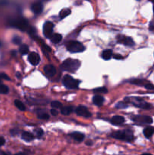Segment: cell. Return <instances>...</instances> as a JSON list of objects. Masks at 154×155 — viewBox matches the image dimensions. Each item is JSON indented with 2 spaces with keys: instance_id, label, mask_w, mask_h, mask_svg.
Instances as JSON below:
<instances>
[{
  "instance_id": "1",
  "label": "cell",
  "mask_w": 154,
  "mask_h": 155,
  "mask_svg": "<svg viewBox=\"0 0 154 155\" xmlns=\"http://www.w3.org/2000/svg\"><path fill=\"white\" fill-rule=\"evenodd\" d=\"M79 66H80V61L79 60L68 58L62 63L61 67L65 71L74 73L79 68Z\"/></svg>"
},
{
  "instance_id": "2",
  "label": "cell",
  "mask_w": 154,
  "mask_h": 155,
  "mask_svg": "<svg viewBox=\"0 0 154 155\" xmlns=\"http://www.w3.org/2000/svg\"><path fill=\"white\" fill-rule=\"evenodd\" d=\"M111 136L114 139L119 140H123L126 141H131L134 139V136L132 132L130 130L117 131L111 134Z\"/></svg>"
},
{
  "instance_id": "3",
  "label": "cell",
  "mask_w": 154,
  "mask_h": 155,
  "mask_svg": "<svg viewBox=\"0 0 154 155\" xmlns=\"http://www.w3.org/2000/svg\"><path fill=\"white\" fill-rule=\"evenodd\" d=\"M10 24L13 27H15V28L18 29V30H21V31H25L29 27L28 21L24 18H16V19L12 20L10 22Z\"/></svg>"
},
{
  "instance_id": "4",
  "label": "cell",
  "mask_w": 154,
  "mask_h": 155,
  "mask_svg": "<svg viewBox=\"0 0 154 155\" xmlns=\"http://www.w3.org/2000/svg\"><path fill=\"white\" fill-rule=\"evenodd\" d=\"M66 46H67V49L72 53L82 52L85 50L84 46L81 42L77 41H70L67 42Z\"/></svg>"
},
{
  "instance_id": "5",
  "label": "cell",
  "mask_w": 154,
  "mask_h": 155,
  "mask_svg": "<svg viewBox=\"0 0 154 155\" xmlns=\"http://www.w3.org/2000/svg\"><path fill=\"white\" fill-rule=\"evenodd\" d=\"M63 83L67 89H76L79 86V82L70 75H66L63 79Z\"/></svg>"
},
{
  "instance_id": "6",
  "label": "cell",
  "mask_w": 154,
  "mask_h": 155,
  "mask_svg": "<svg viewBox=\"0 0 154 155\" xmlns=\"http://www.w3.org/2000/svg\"><path fill=\"white\" fill-rule=\"evenodd\" d=\"M53 29H54V24L50 21L46 22L43 26V34L45 36L50 38L52 36Z\"/></svg>"
},
{
  "instance_id": "7",
  "label": "cell",
  "mask_w": 154,
  "mask_h": 155,
  "mask_svg": "<svg viewBox=\"0 0 154 155\" xmlns=\"http://www.w3.org/2000/svg\"><path fill=\"white\" fill-rule=\"evenodd\" d=\"M132 120L136 123L139 124H151L153 123V119L150 116H143V115H138V116H135L132 118Z\"/></svg>"
},
{
  "instance_id": "8",
  "label": "cell",
  "mask_w": 154,
  "mask_h": 155,
  "mask_svg": "<svg viewBox=\"0 0 154 155\" xmlns=\"http://www.w3.org/2000/svg\"><path fill=\"white\" fill-rule=\"evenodd\" d=\"M76 113L77 115L83 116V117H90L91 116V114L86 108V107L82 105H79L77 107V108L76 109Z\"/></svg>"
},
{
  "instance_id": "9",
  "label": "cell",
  "mask_w": 154,
  "mask_h": 155,
  "mask_svg": "<svg viewBox=\"0 0 154 155\" xmlns=\"http://www.w3.org/2000/svg\"><path fill=\"white\" fill-rule=\"evenodd\" d=\"M117 39L119 42L123 43V45L127 46H133L135 45V42L131 37L124 36H118Z\"/></svg>"
},
{
  "instance_id": "10",
  "label": "cell",
  "mask_w": 154,
  "mask_h": 155,
  "mask_svg": "<svg viewBox=\"0 0 154 155\" xmlns=\"http://www.w3.org/2000/svg\"><path fill=\"white\" fill-rule=\"evenodd\" d=\"M44 72L48 77H52L56 74L57 71L54 66L48 64V65H46L44 67Z\"/></svg>"
},
{
  "instance_id": "11",
  "label": "cell",
  "mask_w": 154,
  "mask_h": 155,
  "mask_svg": "<svg viewBox=\"0 0 154 155\" xmlns=\"http://www.w3.org/2000/svg\"><path fill=\"white\" fill-rule=\"evenodd\" d=\"M136 99V101H133V104L138 108H142V109H150L152 108V105L148 103L145 102L143 100L140 99Z\"/></svg>"
},
{
  "instance_id": "12",
  "label": "cell",
  "mask_w": 154,
  "mask_h": 155,
  "mask_svg": "<svg viewBox=\"0 0 154 155\" xmlns=\"http://www.w3.org/2000/svg\"><path fill=\"white\" fill-rule=\"evenodd\" d=\"M28 60L32 65L36 66L38 65L39 61H40V57H39L38 54H37V53L31 52L29 55Z\"/></svg>"
},
{
  "instance_id": "13",
  "label": "cell",
  "mask_w": 154,
  "mask_h": 155,
  "mask_svg": "<svg viewBox=\"0 0 154 155\" xmlns=\"http://www.w3.org/2000/svg\"><path fill=\"white\" fill-rule=\"evenodd\" d=\"M31 10L33 11V12L36 14H40L43 10V5H42V2H34L33 5H31Z\"/></svg>"
},
{
  "instance_id": "14",
  "label": "cell",
  "mask_w": 154,
  "mask_h": 155,
  "mask_svg": "<svg viewBox=\"0 0 154 155\" xmlns=\"http://www.w3.org/2000/svg\"><path fill=\"white\" fill-rule=\"evenodd\" d=\"M93 103L97 106H101L103 104V101H104V99H103V96L99 95H95L92 99Z\"/></svg>"
},
{
  "instance_id": "15",
  "label": "cell",
  "mask_w": 154,
  "mask_h": 155,
  "mask_svg": "<svg viewBox=\"0 0 154 155\" xmlns=\"http://www.w3.org/2000/svg\"><path fill=\"white\" fill-rule=\"evenodd\" d=\"M70 136V137L73 138L74 140H76V141H83V139H84V138H85L84 134H82V133H81V132H73V133H71Z\"/></svg>"
},
{
  "instance_id": "16",
  "label": "cell",
  "mask_w": 154,
  "mask_h": 155,
  "mask_svg": "<svg viewBox=\"0 0 154 155\" xmlns=\"http://www.w3.org/2000/svg\"><path fill=\"white\" fill-rule=\"evenodd\" d=\"M111 123L115 125H119V124H123L125 122V119L122 116H114L111 118Z\"/></svg>"
},
{
  "instance_id": "17",
  "label": "cell",
  "mask_w": 154,
  "mask_h": 155,
  "mask_svg": "<svg viewBox=\"0 0 154 155\" xmlns=\"http://www.w3.org/2000/svg\"><path fill=\"white\" fill-rule=\"evenodd\" d=\"M22 139L26 141H31L34 139V136L30 132H24L22 133Z\"/></svg>"
},
{
  "instance_id": "18",
  "label": "cell",
  "mask_w": 154,
  "mask_h": 155,
  "mask_svg": "<svg viewBox=\"0 0 154 155\" xmlns=\"http://www.w3.org/2000/svg\"><path fill=\"white\" fill-rule=\"evenodd\" d=\"M50 39L53 43H58L62 40V36L59 34H52V36L50 37Z\"/></svg>"
},
{
  "instance_id": "19",
  "label": "cell",
  "mask_w": 154,
  "mask_h": 155,
  "mask_svg": "<svg viewBox=\"0 0 154 155\" xmlns=\"http://www.w3.org/2000/svg\"><path fill=\"white\" fill-rule=\"evenodd\" d=\"M154 133V128L153 127H147L144 129V135L145 137L150 138Z\"/></svg>"
},
{
  "instance_id": "20",
  "label": "cell",
  "mask_w": 154,
  "mask_h": 155,
  "mask_svg": "<svg viewBox=\"0 0 154 155\" xmlns=\"http://www.w3.org/2000/svg\"><path fill=\"white\" fill-rule=\"evenodd\" d=\"M113 55V53H112V51L110 49H107V50H104V51H103V53H102V58L104 59V60L107 61L109 60V59H111V57H112Z\"/></svg>"
},
{
  "instance_id": "21",
  "label": "cell",
  "mask_w": 154,
  "mask_h": 155,
  "mask_svg": "<svg viewBox=\"0 0 154 155\" xmlns=\"http://www.w3.org/2000/svg\"><path fill=\"white\" fill-rule=\"evenodd\" d=\"M70 13H71L70 9H62V10L61 11V12H60V14H59L60 18H61V19H63L64 18L67 17V16H68Z\"/></svg>"
},
{
  "instance_id": "22",
  "label": "cell",
  "mask_w": 154,
  "mask_h": 155,
  "mask_svg": "<svg viewBox=\"0 0 154 155\" xmlns=\"http://www.w3.org/2000/svg\"><path fill=\"white\" fill-rule=\"evenodd\" d=\"M73 111V107H71V106H67V107H65V108H61V112L62 114L63 115H69L71 112Z\"/></svg>"
},
{
  "instance_id": "23",
  "label": "cell",
  "mask_w": 154,
  "mask_h": 155,
  "mask_svg": "<svg viewBox=\"0 0 154 155\" xmlns=\"http://www.w3.org/2000/svg\"><path fill=\"white\" fill-rule=\"evenodd\" d=\"M130 83H131V84H135V85H138V86H145L146 84H147L148 82H146L144 81V80H143V79H132V80H131L130 81Z\"/></svg>"
},
{
  "instance_id": "24",
  "label": "cell",
  "mask_w": 154,
  "mask_h": 155,
  "mask_svg": "<svg viewBox=\"0 0 154 155\" xmlns=\"http://www.w3.org/2000/svg\"><path fill=\"white\" fill-rule=\"evenodd\" d=\"M19 51L21 52V54L22 55H26L29 52V47L27 45L23 44L21 45V47L19 49Z\"/></svg>"
},
{
  "instance_id": "25",
  "label": "cell",
  "mask_w": 154,
  "mask_h": 155,
  "mask_svg": "<svg viewBox=\"0 0 154 155\" xmlns=\"http://www.w3.org/2000/svg\"><path fill=\"white\" fill-rule=\"evenodd\" d=\"M14 104L20 111H25V105L23 104V102H21L20 100H15L14 101Z\"/></svg>"
},
{
  "instance_id": "26",
  "label": "cell",
  "mask_w": 154,
  "mask_h": 155,
  "mask_svg": "<svg viewBox=\"0 0 154 155\" xmlns=\"http://www.w3.org/2000/svg\"><path fill=\"white\" fill-rule=\"evenodd\" d=\"M9 92V89L7 86L4 84H0V93L1 94H7Z\"/></svg>"
},
{
  "instance_id": "27",
  "label": "cell",
  "mask_w": 154,
  "mask_h": 155,
  "mask_svg": "<svg viewBox=\"0 0 154 155\" xmlns=\"http://www.w3.org/2000/svg\"><path fill=\"white\" fill-rule=\"evenodd\" d=\"M107 91L108 90L105 87H100V88H97L94 89V92L95 93H107Z\"/></svg>"
},
{
  "instance_id": "28",
  "label": "cell",
  "mask_w": 154,
  "mask_h": 155,
  "mask_svg": "<svg viewBox=\"0 0 154 155\" xmlns=\"http://www.w3.org/2000/svg\"><path fill=\"white\" fill-rule=\"evenodd\" d=\"M51 107L54 108H61L62 104L58 101H54L51 102Z\"/></svg>"
},
{
  "instance_id": "29",
  "label": "cell",
  "mask_w": 154,
  "mask_h": 155,
  "mask_svg": "<svg viewBox=\"0 0 154 155\" xmlns=\"http://www.w3.org/2000/svg\"><path fill=\"white\" fill-rule=\"evenodd\" d=\"M34 132H35V134L37 138H41L44 134L43 130H42V129H40V128H37V129H36Z\"/></svg>"
},
{
  "instance_id": "30",
  "label": "cell",
  "mask_w": 154,
  "mask_h": 155,
  "mask_svg": "<svg viewBox=\"0 0 154 155\" xmlns=\"http://www.w3.org/2000/svg\"><path fill=\"white\" fill-rule=\"evenodd\" d=\"M12 42H13V43H14V44L20 45L21 43V42H22V39H21V37L18 36H15L13 37Z\"/></svg>"
},
{
  "instance_id": "31",
  "label": "cell",
  "mask_w": 154,
  "mask_h": 155,
  "mask_svg": "<svg viewBox=\"0 0 154 155\" xmlns=\"http://www.w3.org/2000/svg\"><path fill=\"white\" fill-rule=\"evenodd\" d=\"M38 117L42 120H47L49 119V115L46 113H39L38 114Z\"/></svg>"
},
{
  "instance_id": "32",
  "label": "cell",
  "mask_w": 154,
  "mask_h": 155,
  "mask_svg": "<svg viewBox=\"0 0 154 155\" xmlns=\"http://www.w3.org/2000/svg\"><path fill=\"white\" fill-rule=\"evenodd\" d=\"M0 79H5V80H10V78L7 74L5 73H0Z\"/></svg>"
},
{
  "instance_id": "33",
  "label": "cell",
  "mask_w": 154,
  "mask_h": 155,
  "mask_svg": "<svg viewBox=\"0 0 154 155\" xmlns=\"http://www.w3.org/2000/svg\"><path fill=\"white\" fill-rule=\"evenodd\" d=\"M144 87H145L146 89H154V86L153 84H151L150 83H147V84L144 86Z\"/></svg>"
},
{
  "instance_id": "34",
  "label": "cell",
  "mask_w": 154,
  "mask_h": 155,
  "mask_svg": "<svg viewBox=\"0 0 154 155\" xmlns=\"http://www.w3.org/2000/svg\"><path fill=\"white\" fill-rule=\"evenodd\" d=\"M127 104H125L124 102H120L116 105V108H125L127 107Z\"/></svg>"
},
{
  "instance_id": "35",
  "label": "cell",
  "mask_w": 154,
  "mask_h": 155,
  "mask_svg": "<svg viewBox=\"0 0 154 155\" xmlns=\"http://www.w3.org/2000/svg\"><path fill=\"white\" fill-rule=\"evenodd\" d=\"M51 114L53 115V116H58V111H57V110L52 109V110H51Z\"/></svg>"
},
{
  "instance_id": "36",
  "label": "cell",
  "mask_w": 154,
  "mask_h": 155,
  "mask_svg": "<svg viewBox=\"0 0 154 155\" xmlns=\"http://www.w3.org/2000/svg\"><path fill=\"white\" fill-rule=\"evenodd\" d=\"M5 139L2 137H0V147L5 145Z\"/></svg>"
},
{
  "instance_id": "37",
  "label": "cell",
  "mask_w": 154,
  "mask_h": 155,
  "mask_svg": "<svg viewBox=\"0 0 154 155\" xmlns=\"http://www.w3.org/2000/svg\"><path fill=\"white\" fill-rule=\"evenodd\" d=\"M42 47H43L44 49H46L48 51H51V49H50V47H49V46H48L47 45L42 44Z\"/></svg>"
},
{
  "instance_id": "38",
  "label": "cell",
  "mask_w": 154,
  "mask_h": 155,
  "mask_svg": "<svg viewBox=\"0 0 154 155\" xmlns=\"http://www.w3.org/2000/svg\"><path fill=\"white\" fill-rule=\"evenodd\" d=\"M113 57L115 58H116V59H121V58H123V57L121 56V55H115Z\"/></svg>"
},
{
  "instance_id": "39",
  "label": "cell",
  "mask_w": 154,
  "mask_h": 155,
  "mask_svg": "<svg viewBox=\"0 0 154 155\" xmlns=\"http://www.w3.org/2000/svg\"><path fill=\"white\" fill-rule=\"evenodd\" d=\"M0 155H8V154H6L4 151H0Z\"/></svg>"
},
{
  "instance_id": "40",
  "label": "cell",
  "mask_w": 154,
  "mask_h": 155,
  "mask_svg": "<svg viewBox=\"0 0 154 155\" xmlns=\"http://www.w3.org/2000/svg\"><path fill=\"white\" fill-rule=\"evenodd\" d=\"M14 155H26V154L24 153H18V154H14Z\"/></svg>"
},
{
  "instance_id": "41",
  "label": "cell",
  "mask_w": 154,
  "mask_h": 155,
  "mask_svg": "<svg viewBox=\"0 0 154 155\" xmlns=\"http://www.w3.org/2000/svg\"><path fill=\"white\" fill-rule=\"evenodd\" d=\"M142 155H152L151 154H149V153H145V154H143Z\"/></svg>"
},
{
  "instance_id": "42",
  "label": "cell",
  "mask_w": 154,
  "mask_h": 155,
  "mask_svg": "<svg viewBox=\"0 0 154 155\" xmlns=\"http://www.w3.org/2000/svg\"><path fill=\"white\" fill-rule=\"evenodd\" d=\"M17 75H18V77H20V76H21V74H20L19 73H18V74H17Z\"/></svg>"
},
{
  "instance_id": "43",
  "label": "cell",
  "mask_w": 154,
  "mask_h": 155,
  "mask_svg": "<svg viewBox=\"0 0 154 155\" xmlns=\"http://www.w3.org/2000/svg\"><path fill=\"white\" fill-rule=\"evenodd\" d=\"M150 1H151V2H153V3H154V0H150Z\"/></svg>"
},
{
  "instance_id": "44",
  "label": "cell",
  "mask_w": 154,
  "mask_h": 155,
  "mask_svg": "<svg viewBox=\"0 0 154 155\" xmlns=\"http://www.w3.org/2000/svg\"><path fill=\"white\" fill-rule=\"evenodd\" d=\"M138 1H140V0H138Z\"/></svg>"
}]
</instances>
